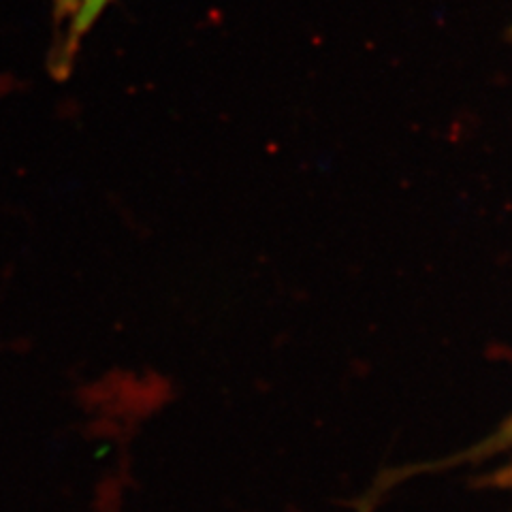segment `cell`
<instances>
[{"label": "cell", "mask_w": 512, "mask_h": 512, "mask_svg": "<svg viewBox=\"0 0 512 512\" xmlns=\"http://www.w3.org/2000/svg\"><path fill=\"white\" fill-rule=\"evenodd\" d=\"M111 0H54V71L67 73Z\"/></svg>", "instance_id": "6da1fadb"}]
</instances>
